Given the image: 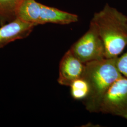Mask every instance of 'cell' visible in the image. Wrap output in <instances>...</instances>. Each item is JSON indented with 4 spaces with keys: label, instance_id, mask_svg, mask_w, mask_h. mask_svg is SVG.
<instances>
[{
    "label": "cell",
    "instance_id": "cell-1",
    "mask_svg": "<svg viewBox=\"0 0 127 127\" xmlns=\"http://www.w3.org/2000/svg\"><path fill=\"white\" fill-rule=\"evenodd\" d=\"M91 21L104 42L106 58L118 57L127 46V16L106 3Z\"/></svg>",
    "mask_w": 127,
    "mask_h": 127
},
{
    "label": "cell",
    "instance_id": "cell-2",
    "mask_svg": "<svg viewBox=\"0 0 127 127\" xmlns=\"http://www.w3.org/2000/svg\"><path fill=\"white\" fill-rule=\"evenodd\" d=\"M116 59L105 58L85 64L82 76L89 83L90 93L83 104L90 113H99L104 94L114 82L123 76L117 68Z\"/></svg>",
    "mask_w": 127,
    "mask_h": 127
},
{
    "label": "cell",
    "instance_id": "cell-3",
    "mask_svg": "<svg viewBox=\"0 0 127 127\" xmlns=\"http://www.w3.org/2000/svg\"><path fill=\"white\" fill-rule=\"evenodd\" d=\"M70 49L84 64L106 58L104 42L95 25L91 21L88 31Z\"/></svg>",
    "mask_w": 127,
    "mask_h": 127
},
{
    "label": "cell",
    "instance_id": "cell-4",
    "mask_svg": "<svg viewBox=\"0 0 127 127\" xmlns=\"http://www.w3.org/2000/svg\"><path fill=\"white\" fill-rule=\"evenodd\" d=\"M99 112L127 119V78L122 76L106 91L100 104Z\"/></svg>",
    "mask_w": 127,
    "mask_h": 127
},
{
    "label": "cell",
    "instance_id": "cell-5",
    "mask_svg": "<svg viewBox=\"0 0 127 127\" xmlns=\"http://www.w3.org/2000/svg\"><path fill=\"white\" fill-rule=\"evenodd\" d=\"M85 65L69 49L60 60L58 82L61 85L70 86L74 80L82 76Z\"/></svg>",
    "mask_w": 127,
    "mask_h": 127
},
{
    "label": "cell",
    "instance_id": "cell-6",
    "mask_svg": "<svg viewBox=\"0 0 127 127\" xmlns=\"http://www.w3.org/2000/svg\"><path fill=\"white\" fill-rule=\"evenodd\" d=\"M35 26L34 24L23 21L17 18L3 26L0 28V48L11 42L26 38Z\"/></svg>",
    "mask_w": 127,
    "mask_h": 127
},
{
    "label": "cell",
    "instance_id": "cell-7",
    "mask_svg": "<svg viewBox=\"0 0 127 127\" xmlns=\"http://www.w3.org/2000/svg\"><path fill=\"white\" fill-rule=\"evenodd\" d=\"M78 16L60 9L41 4V11L38 25L53 23L62 25L76 23Z\"/></svg>",
    "mask_w": 127,
    "mask_h": 127
},
{
    "label": "cell",
    "instance_id": "cell-8",
    "mask_svg": "<svg viewBox=\"0 0 127 127\" xmlns=\"http://www.w3.org/2000/svg\"><path fill=\"white\" fill-rule=\"evenodd\" d=\"M41 3L35 0H23L15 10L17 18L28 23L38 25Z\"/></svg>",
    "mask_w": 127,
    "mask_h": 127
},
{
    "label": "cell",
    "instance_id": "cell-9",
    "mask_svg": "<svg viewBox=\"0 0 127 127\" xmlns=\"http://www.w3.org/2000/svg\"><path fill=\"white\" fill-rule=\"evenodd\" d=\"M69 87L71 96L75 100L83 101L89 95V83L83 76L74 80Z\"/></svg>",
    "mask_w": 127,
    "mask_h": 127
},
{
    "label": "cell",
    "instance_id": "cell-10",
    "mask_svg": "<svg viewBox=\"0 0 127 127\" xmlns=\"http://www.w3.org/2000/svg\"><path fill=\"white\" fill-rule=\"evenodd\" d=\"M23 0H0V16L14 13Z\"/></svg>",
    "mask_w": 127,
    "mask_h": 127
},
{
    "label": "cell",
    "instance_id": "cell-11",
    "mask_svg": "<svg viewBox=\"0 0 127 127\" xmlns=\"http://www.w3.org/2000/svg\"><path fill=\"white\" fill-rule=\"evenodd\" d=\"M116 65L120 72L127 78V51L117 58Z\"/></svg>",
    "mask_w": 127,
    "mask_h": 127
}]
</instances>
